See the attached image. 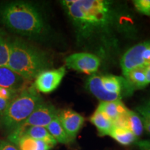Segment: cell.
Returning a JSON list of instances; mask_svg holds the SVG:
<instances>
[{"instance_id":"obj_1","label":"cell","mask_w":150,"mask_h":150,"mask_svg":"<svg viewBox=\"0 0 150 150\" xmlns=\"http://www.w3.org/2000/svg\"><path fill=\"white\" fill-rule=\"evenodd\" d=\"M62 6L74 28L76 42L99 59L115 55L120 39L135 32V24L123 4L106 0H65Z\"/></svg>"},{"instance_id":"obj_2","label":"cell","mask_w":150,"mask_h":150,"mask_svg":"<svg viewBox=\"0 0 150 150\" xmlns=\"http://www.w3.org/2000/svg\"><path fill=\"white\" fill-rule=\"evenodd\" d=\"M10 57L7 67L27 81L35 79L49 70L51 62L45 52L21 39L9 42Z\"/></svg>"},{"instance_id":"obj_3","label":"cell","mask_w":150,"mask_h":150,"mask_svg":"<svg viewBox=\"0 0 150 150\" xmlns=\"http://www.w3.org/2000/svg\"><path fill=\"white\" fill-rule=\"evenodd\" d=\"M1 22L18 34L37 37L46 31L42 15L31 4L16 1L9 3L0 11Z\"/></svg>"},{"instance_id":"obj_4","label":"cell","mask_w":150,"mask_h":150,"mask_svg":"<svg viewBox=\"0 0 150 150\" xmlns=\"http://www.w3.org/2000/svg\"><path fill=\"white\" fill-rule=\"evenodd\" d=\"M43 102L42 97L33 85L27 86L9 102L0 121L6 129L12 132L21 126Z\"/></svg>"},{"instance_id":"obj_5","label":"cell","mask_w":150,"mask_h":150,"mask_svg":"<svg viewBox=\"0 0 150 150\" xmlns=\"http://www.w3.org/2000/svg\"><path fill=\"white\" fill-rule=\"evenodd\" d=\"M65 66L77 72L87 74L97 72L101 65V59L98 56L88 52L75 53L65 59Z\"/></svg>"},{"instance_id":"obj_6","label":"cell","mask_w":150,"mask_h":150,"mask_svg":"<svg viewBox=\"0 0 150 150\" xmlns=\"http://www.w3.org/2000/svg\"><path fill=\"white\" fill-rule=\"evenodd\" d=\"M59 111L50 103L43 102L37 106L26 121L16 129L23 130L29 127H47L54 118L58 115Z\"/></svg>"},{"instance_id":"obj_7","label":"cell","mask_w":150,"mask_h":150,"mask_svg":"<svg viewBox=\"0 0 150 150\" xmlns=\"http://www.w3.org/2000/svg\"><path fill=\"white\" fill-rule=\"evenodd\" d=\"M65 74V66L52 70L49 69L38 74L35 79L33 85L38 92L45 94L51 93L59 87Z\"/></svg>"},{"instance_id":"obj_8","label":"cell","mask_w":150,"mask_h":150,"mask_svg":"<svg viewBox=\"0 0 150 150\" xmlns=\"http://www.w3.org/2000/svg\"><path fill=\"white\" fill-rule=\"evenodd\" d=\"M149 42L138 43L129 49L120 59V66L125 76L130 71L140 67H146L142 59V53Z\"/></svg>"},{"instance_id":"obj_9","label":"cell","mask_w":150,"mask_h":150,"mask_svg":"<svg viewBox=\"0 0 150 150\" xmlns=\"http://www.w3.org/2000/svg\"><path fill=\"white\" fill-rule=\"evenodd\" d=\"M58 117L65 132L70 139L74 140L83 127L85 119L81 114L70 108L59 111Z\"/></svg>"},{"instance_id":"obj_10","label":"cell","mask_w":150,"mask_h":150,"mask_svg":"<svg viewBox=\"0 0 150 150\" xmlns=\"http://www.w3.org/2000/svg\"><path fill=\"white\" fill-rule=\"evenodd\" d=\"M102 82L106 91L120 95L122 98L131 96L135 91L124 76L105 75L102 76Z\"/></svg>"},{"instance_id":"obj_11","label":"cell","mask_w":150,"mask_h":150,"mask_svg":"<svg viewBox=\"0 0 150 150\" xmlns=\"http://www.w3.org/2000/svg\"><path fill=\"white\" fill-rule=\"evenodd\" d=\"M86 88L90 93L102 102H113L121 101L122 99L120 95L108 93L104 89L102 82V76L93 74L87 79Z\"/></svg>"},{"instance_id":"obj_12","label":"cell","mask_w":150,"mask_h":150,"mask_svg":"<svg viewBox=\"0 0 150 150\" xmlns=\"http://www.w3.org/2000/svg\"><path fill=\"white\" fill-rule=\"evenodd\" d=\"M27 80L7 67H0V88L19 92L26 88Z\"/></svg>"},{"instance_id":"obj_13","label":"cell","mask_w":150,"mask_h":150,"mask_svg":"<svg viewBox=\"0 0 150 150\" xmlns=\"http://www.w3.org/2000/svg\"><path fill=\"white\" fill-rule=\"evenodd\" d=\"M97 110L102 112L113 123L120 117L125 115L129 109L121 101H113L100 102Z\"/></svg>"},{"instance_id":"obj_14","label":"cell","mask_w":150,"mask_h":150,"mask_svg":"<svg viewBox=\"0 0 150 150\" xmlns=\"http://www.w3.org/2000/svg\"><path fill=\"white\" fill-rule=\"evenodd\" d=\"M90 121L96 127L100 136H107L113 127V123L102 112L96 110L90 117Z\"/></svg>"},{"instance_id":"obj_15","label":"cell","mask_w":150,"mask_h":150,"mask_svg":"<svg viewBox=\"0 0 150 150\" xmlns=\"http://www.w3.org/2000/svg\"><path fill=\"white\" fill-rule=\"evenodd\" d=\"M46 128L57 142L62 144H68L72 142V140L65 132V129H63L58 115L54 118L53 120L49 124Z\"/></svg>"},{"instance_id":"obj_16","label":"cell","mask_w":150,"mask_h":150,"mask_svg":"<svg viewBox=\"0 0 150 150\" xmlns=\"http://www.w3.org/2000/svg\"><path fill=\"white\" fill-rule=\"evenodd\" d=\"M108 136L122 145H129L136 142L138 138L128 129L114 127L110 130Z\"/></svg>"},{"instance_id":"obj_17","label":"cell","mask_w":150,"mask_h":150,"mask_svg":"<svg viewBox=\"0 0 150 150\" xmlns=\"http://www.w3.org/2000/svg\"><path fill=\"white\" fill-rule=\"evenodd\" d=\"M135 90L147 86L146 81L145 67H140L131 70L124 76Z\"/></svg>"},{"instance_id":"obj_18","label":"cell","mask_w":150,"mask_h":150,"mask_svg":"<svg viewBox=\"0 0 150 150\" xmlns=\"http://www.w3.org/2000/svg\"><path fill=\"white\" fill-rule=\"evenodd\" d=\"M16 145L18 146L19 150H50L52 148L46 142L27 136L22 137Z\"/></svg>"},{"instance_id":"obj_19","label":"cell","mask_w":150,"mask_h":150,"mask_svg":"<svg viewBox=\"0 0 150 150\" xmlns=\"http://www.w3.org/2000/svg\"><path fill=\"white\" fill-rule=\"evenodd\" d=\"M127 127L136 138H139L143 133L144 127L142 118L133 110H128L127 112Z\"/></svg>"},{"instance_id":"obj_20","label":"cell","mask_w":150,"mask_h":150,"mask_svg":"<svg viewBox=\"0 0 150 150\" xmlns=\"http://www.w3.org/2000/svg\"><path fill=\"white\" fill-rule=\"evenodd\" d=\"M10 57L9 42L5 38L0 35V67H7Z\"/></svg>"},{"instance_id":"obj_21","label":"cell","mask_w":150,"mask_h":150,"mask_svg":"<svg viewBox=\"0 0 150 150\" xmlns=\"http://www.w3.org/2000/svg\"><path fill=\"white\" fill-rule=\"evenodd\" d=\"M135 8L141 14L150 16V0H136L133 1Z\"/></svg>"},{"instance_id":"obj_22","label":"cell","mask_w":150,"mask_h":150,"mask_svg":"<svg viewBox=\"0 0 150 150\" xmlns=\"http://www.w3.org/2000/svg\"><path fill=\"white\" fill-rule=\"evenodd\" d=\"M136 110L143 118L150 120V101H147L137 107Z\"/></svg>"},{"instance_id":"obj_23","label":"cell","mask_w":150,"mask_h":150,"mask_svg":"<svg viewBox=\"0 0 150 150\" xmlns=\"http://www.w3.org/2000/svg\"><path fill=\"white\" fill-rule=\"evenodd\" d=\"M0 150H19L12 142L0 140Z\"/></svg>"},{"instance_id":"obj_24","label":"cell","mask_w":150,"mask_h":150,"mask_svg":"<svg viewBox=\"0 0 150 150\" xmlns=\"http://www.w3.org/2000/svg\"><path fill=\"white\" fill-rule=\"evenodd\" d=\"M142 59H143L145 66L150 65V42H148L147 47L144 50L143 53H142Z\"/></svg>"},{"instance_id":"obj_25","label":"cell","mask_w":150,"mask_h":150,"mask_svg":"<svg viewBox=\"0 0 150 150\" xmlns=\"http://www.w3.org/2000/svg\"><path fill=\"white\" fill-rule=\"evenodd\" d=\"M136 144L140 150H150V139L139 140Z\"/></svg>"},{"instance_id":"obj_26","label":"cell","mask_w":150,"mask_h":150,"mask_svg":"<svg viewBox=\"0 0 150 150\" xmlns=\"http://www.w3.org/2000/svg\"><path fill=\"white\" fill-rule=\"evenodd\" d=\"M10 101L0 98V120L1 119Z\"/></svg>"},{"instance_id":"obj_27","label":"cell","mask_w":150,"mask_h":150,"mask_svg":"<svg viewBox=\"0 0 150 150\" xmlns=\"http://www.w3.org/2000/svg\"><path fill=\"white\" fill-rule=\"evenodd\" d=\"M142 123H143L144 129H145V131H147L148 134H150V120L142 117Z\"/></svg>"},{"instance_id":"obj_28","label":"cell","mask_w":150,"mask_h":150,"mask_svg":"<svg viewBox=\"0 0 150 150\" xmlns=\"http://www.w3.org/2000/svg\"><path fill=\"white\" fill-rule=\"evenodd\" d=\"M145 76L147 84L150 83V65L145 67Z\"/></svg>"}]
</instances>
